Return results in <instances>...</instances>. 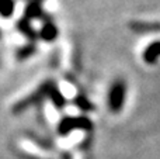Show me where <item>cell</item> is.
Masks as SVG:
<instances>
[{"label": "cell", "mask_w": 160, "mask_h": 159, "mask_svg": "<svg viewBox=\"0 0 160 159\" xmlns=\"http://www.w3.org/2000/svg\"><path fill=\"white\" fill-rule=\"evenodd\" d=\"M125 100V83L122 80L114 82L108 93V107L111 111L118 113L124 106Z\"/></svg>", "instance_id": "obj_1"}, {"label": "cell", "mask_w": 160, "mask_h": 159, "mask_svg": "<svg viewBox=\"0 0 160 159\" xmlns=\"http://www.w3.org/2000/svg\"><path fill=\"white\" fill-rule=\"evenodd\" d=\"M91 121L86 117H66L59 123L58 132L61 135H65L75 128H90Z\"/></svg>", "instance_id": "obj_2"}, {"label": "cell", "mask_w": 160, "mask_h": 159, "mask_svg": "<svg viewBox=\"0 0 160 159\" xmlns=\"http://www.w3.org/2000/svg\"><path fill=\"white\" fill-rule=\"evenodd\" d=\"M17 30H18L22 35L27 37L28 39H31V41H34V39L38 37L35 33V30H34L32 25H31L30 20L25 18V17H22V18H20L18 21H17Z\"/></svg>", "instance_id": "obj_3"}, {"label": "cell", "mask_w": 160, "mask_h": 159, "mask_svg": "<svg viewBox=\"0 0 160 159\" xmlns=\"http://www.w3.org/2000/svg\"><path fill=\"white\" fill-rule=\"evenodd\" d=\"M24 17H25V18H28V20L41 18V17H42V7H41V4H39V2L30 0V3L25 6Z\"/></svg>", "instance_id": "obj_4"}, {"label": "cell", "mask_w": 160, "mask_h": 159, "mask_svg": "<svg viewBox=\"0 0 160 159\" xmlns=\"http://www.w3.org/2000/svg\"><path fill=\"white\" fill-rule=\"evenodd\" d=\"M159 58H160V41L150 44L143 52V59L148 64H153Z\"/></svg>", "instance_id": "obj_5"}, {"label": "cell", "mask_w": 160, "mask_h": 159, "mask_svg": "<svg viewBox=\"0 0 160 159\" xmlns=\"http://www.w3.org/2000/svg\"><path fill=\"white\" fill-rule=\"evenodd\" d=\"M58 37V28L53 23L48 21L42 25L41 31H39V38L45 39V41H53Z\"/></svg>", "instance_id": "obj_6"}, {"label": "cell", "mask_w": 160, "mask_h": 159, "mask_svg": "<svg viewBox=\"0 0 160 159\" xmlns=\"http://www.w3.org/2000/svg\"><path fill=\"white\" fill-rule=\"evenodd\" d=\"M16 11V0H0V17L10 18Z\"/></svg>", "instance_id": "obj_7"}, {"label": "cell", "mask_w": 160, "mask_h": 159, "mask_svg": "<svg viewBox=\"0 0 160 159\" xmlns=\"http://www.w3.org/2000/svg\"><path fill=\"white\" fill-rule=\"evenodd\" d=\"M48 97H49L51 100H52V103L55 104V106L58 107V109H62V107L65 106V99H63V96H62L61 93H59V90L56 89L55 86H53L52 89H51L49 96H48Z\"/></svg>", "instance_id": "obj_8"}, {"label": "cell", "mask_w": 160, "mask_h": 159, "mask_svg": "<svg viewBox=\"0 0 160 159\" xmlns=\"http://www.w3.org/2000/svg\"><path fill=\"white\" fill-rule=\"evenodd\" d=\"M34 51H35L34 45H27V47H22L21 49L17 52V56H18V59H27L31 54H34Z\"/></svg>", "instance_id": "obj_9"}, {"label": "cell", "mask_w": 160, "mask_h": 159, "mask_svg": "<svg viewBox=\"0 0 160 159\" xmlns=\"http://www.w3.org/2000/svg\"><path fill=\"white\" fill-rule=\"evenodd\" d=\"M76 101H78V103H76V104L82 107L83 110H88V109H91V104H86V103H88V101H86L84 99H78V100H76Z\"/></svg>", "instance_id": "obj_10"}, {"label": "cell", "mask_w": 160, "mask_h": 159, "mask_svg": "<svg viewBox=\"0 0 160 159\" xmlns=\"http://www.w3.org/2000/svg\"><path fill=\"white\" fill-rule=\"evenodd\" d=\"M0 37H2V31H0Z\"/></svg>", "instance_id": "obj_11"}, {"label": "cell", "mask_w": 160, "mask_h": 159, "mask_svg": "<svg viewBox=\"0 0 160 159\" xmlns=\"http://www.w3.org/2000/svg\"><path fill=\"white\" fill-rule=\"evenodd\" d=\"M35 2H41V0H35Z\"/></svg>", "instance_id": "obj_12"}]
</instances>
